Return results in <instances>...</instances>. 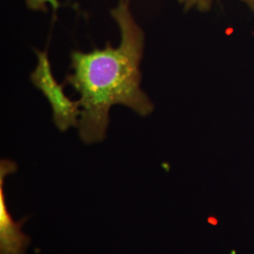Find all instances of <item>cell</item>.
Returning <instances> with one entry per match:
<instances>
[{"label":"cell","mask_w":254,"mask_h":254,"mask_svg":"<svg viewBox=\"0 0 254 254\" xmlns=\"http://www.w3.org/2000/svg\"><path fill=\"white\" fill-rule=\"evenodd\" d=\"M111 15L118 25V46L108 43L104 48L71 53L72 73L66 77L80 95L81 114L78 136L86 144L104 141L109 125V112L121 105L146 117L154 106L141 89L140 63L144 33L133 17L127 0H121Z\"/></svg>","instance_id":"cell-1"},{"label":"cell","mask_w":254,"mask_h":254,"mask_svg":"<svg viewBox=\"0 0 254 254\" xmlns=\"http://www.w3.org/2000/svg\"><path fill=\"white\" fill-rule=\"evenodd\" d=\"M36 54L38 62L30 80L48 101L55 126L61 132L77 127L81 114L80 102L70 99L64 92V86L56 80L47 52L36 50Z\"/></svg>","instance_id":"cell-2"},{"label":"cell","mask_w":254,"mask_h":254,"mask_svg":"<svg viewBox=\"0 0 254 254\" xmlns=\"http://www.w3.org/2000/svg\"><path fill=\"white\" fill-rule=\"evenodd\" d=\"M17 171V165L9 159L0 162V254H27L30 236L22 230L28 218L14 220L6 202L4 185L6 177Z\"/></svg>","instance_id":"cell-3"},{"label":"cell","mask_w":254,"mask_h":254,"mask_svg":"<svg viewBox=\"0 0 254 254\" xmlns=\"http://www.w3.org/2000/svg\"><path fill=\"white\" fill-rule=\"evenodd\" d=\"M27 7L33 10H41L46 11L47 7H51L56 10L60 7L59 0H25Z\"/></svg>","instance_id":"cell-4"},{"label":"cell","mask_w":254,"mask_h":254,"mask_svg":"<svg viewBox=\"0 0 254 254\" xmlns=\"http://www.w3.org/2000/svg\"><path fill=\"white\" fill-rule=\"evenodd\" d=\"M187 8H197L205 10L209 9L213 0H179Z\"/></svg>","instance_id":"cell-5"},{"label":"cell","mask_w":254,"mask_h":254,"mask_svg":"<svg viewBox=\"0 0 254 254\" xmlns=\"http://www.w3.org/2000/svg\"><path fill=\"white\" fill-rule=\"evenodd\" d=\"M254 12V0H242Z\"/></svg>","instance_id":"cell-6"}]
</instances>
